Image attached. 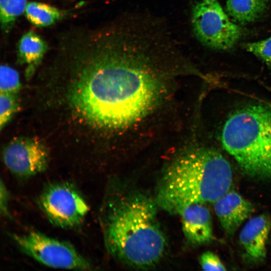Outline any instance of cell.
Instances as JSON below:
<instances>
[{
    "instance_id": "cell-1",
    "label": "cell",
    "mask_w": 271,
    "mask_h": 271,
    "mask_svg": "<svg viewBox=\"0 0 271 271\" xmlns=\"http://www.w3.org/2000/svg\"><path fill=\"white\" fill-rule=\"evenodd\" d=\"M178 47L165 26L144 14H126L99 37L69 90L71 105L91 125L124 128L158 101L163 66Z\"/></svg>"
},
{
    "instance_id": "cell-2",
    "label": "cell",
    "mask_w": 271,
    "mask_h": 271,
    "mask_svg": "<svg viewBox=\"0 0 271 271\" xmlns=\"http://www.w3.org/2000/svg\"><path fill=\"white\" fill-rule=\"evenodd\" d=\"M157 204L137 192L107 199L101 222L106 248L114 258L139 268L161 260L167 241L157 219Z\"/></svg>"
},
{
    "instance_id": "cell-3",
    "label": "cell",
    "mask_w": 271,
    "mask_h": 271,
    "mask_svg": "<svg viewBox=\"0 0 271 271\" xmlns=\"http://www.w3.org/2000/svg\"><path fill=\"white\" fill-rule=\"evenodd\" d=\"M231 166L218 152L200 148L181 156L165 171L158 187L156 203L175 213L195 203L213 204L230 190Z\"/></svg>"
},
{
    "instance_id": "cell-4",
    "label": "cell",
    "mask_w": 271,
    "mask_h": 271,
    "mask_svg": "<svg viewBox=\"0 0 271 271\" xmlns=\"http://www.w3.org/2000/svg\"><path fill=\"white\" fill-rule=\"evenodd\" d=\"M221 142L249 176L271 180V107L258 104L238 110L226 120Z\"/></svg>"
},
{
    "instance_id": "cell-5",
    "label": "cell",
    "mask_w": 271,
    "mask_h": 271,
    "mask_svg": "<svg viewBox=\"0 0 271 271\" xmlns=\"http://www.w3.org/2000/svg\"><path fill=\"white\" fill-rule=\"evenodd\" d=\"M192 24L198 39L213 49H231L242 36L240 27L230 19L217 1L197 4L192 10Z\"/></svg>"
},
{
    "instance_id": "cell-6",
    "label": "cell",
    "mask_w": 271,
    "mask_h": 271,
    "mask_svg": "<svg viewBox=\"0 0 271 271\" xmlns=\"http://www.w3.org/2000/svg\"><path fill=\"white\" fill-rule=\"evenodd\" d=\"M12 238L28 255L46 266L68 269L88 270L92 266L70 244L41 232L11 234Z\"/></svg>"
},
{
    "instance_id": "cell-7",
    "label": "cell",
    "mask_w": 271,
    "mask_h": 271,
    "mask_svg": "<svg viewBox=\"0 0 271 271\" xmlns=\"http://www.w3.org/2000/svg\"><path fill=\"white\" fill-rule=\"evenodd\" d=\"M39 203L49 221L63 228L79 226L89 210L79 191L66 182L54 183L46 186L40 195Z\"/></svg>"
},
{
    "instance_id": "cell-8",
    "label": "cell",
    "mask_w": 271,
    "mask_h": 271,
    "mask_svg": "<svg viewBox=\"0 0 271 271\" xmlns=\"http://www.w3.org/2000/svg\"><path fill=\"white\" fill-rule=\"evenodd\" d=\"M49 153L43 142L36 138L13 139L5 148L3 160L13 174L29 177L44 171L48 166Z\"/></svg>"
},
{
    "instance_id": "cell-9",
    "label": "cell",
    "mask_w": 271,
    "mask_h": 271,
    "mask_svg": "<svg viewBox=\"0 0 271 271\" xmlns=\"http://www.w3.org/2000/svg\"><path fill=\"white\" fill-rule=\"evenodd\" d=\"M214 212L224 230L232 234L253 213L252 204L237 192L229 190L213 203Z\"/></svg>"
},
{
    "instance_id": "cell-10",
    "label": "cell",
    "mask_w": 271,
    "mask_h": 271,
    "mask_svg": "<svg viewBox=\"0 0 271 271\" xmlns=\"http://www.w3.org/2000/svg\"><path fill=\"white\" fill-rule=\"evenodd\" d=\"M178 214L181 217L184 235L190 242L202 244L213 239L211 214L204 204L189 205L183 208Z\"/></svg>"
},
{
    "instance_id": "cell-11",
    "label": "cell",
    "mask_w": 271,
    "mask_h": 271,
    "mask_svg": "<svg viewBox=\"0 0 271 271\" xmlns=\"http://www.w3.org/2000/svg\"><path fill=\"white\" fill-rule=\"evenodd\" d=\"M271 228V221L265 215L249 219L242 228L239 240L248 255L261 260L266 253V242Z\"/></svg>"
},
{
    "instance_id": "cell-12",
    "label": "cell",
    "mask_w": 271,
    "mask_h": 271,
    "mask_svg": "<svg viewBox=\"0 0 271 271\" xmlns=\"http://www.w3.org/2000/svg\"><path fill=\"white\" fill-rule=\"evenodd\" d=\"M46 49L43 40L34 32H29L22 36L19 44L18 52L21 62L27 66V78L32 76Z\"/></svg>"
},
{
    "instance_id": "cell-13",
    "label": "cell",
    "mask_w": 271,
    "mask_h": 271,
    "mask_svg": "<svg viewBox=\"0 0 271 271\" xmlns=\"http://www.w3.org/2000/svg\"><path fill=\"white\" fill-rule=\"evenodd\" d=\"M267 6L268 0H226L227 14L242 25L255 21L264 14Z\"/></svg>"
},
{
    "instance_id": "cell-14",
    "label": "cell",
    "mask_w": 271,
    "mask_h": 271,
    "mask_svg": "<svg viewBox=\"0 0 271 271\" xmlns=\"http://www.w3.org/2000/svg\"><path fill=\"white\" fill-rule=\"evenodd\" d=\"M25 12L28 20L38 27L50 26L62 16V12L56 8L39 2L28 3Z\"/></svg>"
},
{
    "instance_id": "cell-15",
    "label": "cell",
    "mask_w": 271,
    "mask_h": 271,
    "mask_svg": "<svg viewBox=\"0 0 271 271\" xmlns=\"http://www.w3.org/2000/svg\"><path fill=\"white\" fill-rule=\"evenodd\" d=\"M27 0H0V18L2 25L8 26L25 11Z\"/></svg>"
},
{
    "instance_id": "cell-16",
    "label": "cell",
    "mask_w": 271,
    "mask_h": 271,
    "mask_svg": "<svg viewBox=\"0 0 271 271\" xmlns=\"http://www.w3.org/2000/svg\"><path fill=\"white\" fill-rule=\"evenodd\" d=\"M21 84L18 72L11 67L3 65L0 70L1 93L17 94Z\"/></svg>"
},
{
    "instance_id": "cell-17",
    "label": "cell",
    "mask_w": 271,
    "mask_h": 271,
    "mask_svg": "<svg viewBox=\"0 0 271 271\" xmlns=\"http://www.w3.org/2000/svg\"><path fill=\"white\" fill-rule=\"evenodd\" d=\"M0 127L2 129L18 110L19 105L16 94H0Z\"/></svg>"
},
{
    "instance_id": "cell-18",
    "label": "cell",
    "mask_w": 271,
    "mask_h": 271,
    "mask_svg": "<svg viewBox=\"0 0 271 271\" xmlns=\"http://www.w3.org/2000/svg\"><path fill=\"white\" fill-rule=\"evenodd\" d=\"M243 47L245 50L271 66V36L260 41L245 43Z\"/></svg>"
},
{
    "instance_id": "cell-19",
    "label": "cell",
    "mask_w": 271,
    "mask_h": 271,
    "mask_svg": "<svg viewBox=\"0 0 271 271\" xmlns=\"http://www.w3.org/2000/svg\"><path fill=\"white\" fill-rule=\"evenodd\" d=\"M200 264L204 270H226L225 265L219 257L213 252L206 251L200 256Z\"/></svg>"
},
{
    "instance_id": "cell-20",
    "label": "cell",
    "mask_w": 271,
    "mask_h": 271,
    "mask_svg": "<svg viewBox=\"0 0 271 271\" xmlns=\"http://www.w3.org/2000/svg\"><path fill=\"white\" fill-rule=\"evenodd\" d=\"M0 208L1 213L5 215H8L9 194L5 184L1 181Z\"/></svg>"
},
{
    "instance_id": "cell-21",
    "label": "cell",
    "mask_w": 271,
    "mask_h": 271,
    "mask_svg": "<svg viewBox=\"0 0 271 271\" xmlns=\"http://www.w3.org/2000/svg\"><path fill=\"white\" fill-rule=\"evenodd\" d=\"M217 0H201L202 2H216Z\"/></svg>"
}]
</instances>
